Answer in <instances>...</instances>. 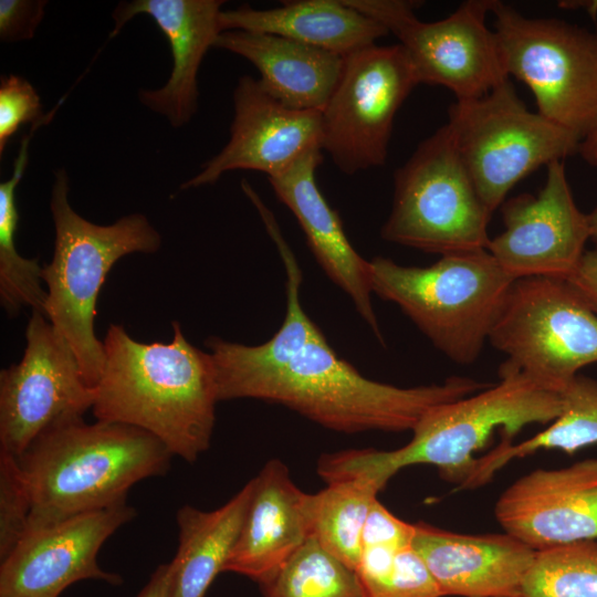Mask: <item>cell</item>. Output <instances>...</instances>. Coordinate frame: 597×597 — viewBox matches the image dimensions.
Instances as JSON below:
<instances>
[{"label":"cell","mask_w":597,"mask_h":597,"mask_svg":"<svg viewBox=\"0 0 597 597\" xmlns=\"http://www.w3.org/2000/svg\"><path fill=\"white\" fill-rule=\"evenodd\" d=\"M505 365L561 394L597 363V314L566 280H514L489 336Z\"/></svg>","instance_id":"cell-10"},{"label":"cell","mask_w":597,"mask_h":597,"mask_svg":"<svg viewBox=\"0 0 597 597\" xmlns=\"http://www.w3.org/2000/svg\"><path fill=\"white\" fill-rule=\"evenodd\" d=\"M275 243L286 272V314L279 331L265 343L248 346L210 337L219 400L247 398L261 380L290 363L321 332L301 304L302 271L269 208L256 192L249 196Z\"/></svg>","instance_id":"cell-22"},{"label":"cell","mask_w":597,"mask_h":597,"mask_svg":"<svg viewBox=\"0 0 597 597\" xmlns=\"http://www.w3.org/2000/svg\"><path fill=\"white\" fill-rule=\"evenodd\" d=\"M171 568L170 564H160L151 574L147 584L137 597H170Z\"/></svg>","instance_id":"cell-37"},{"label":"cell","mask_w":597,"mask_h":597,"mask_svg":"<svg viewBox=\"0 0 597 597\" xmlns=\"http://www.w3.org/2000/svg\"><path fill=\"white\" fill-rule=\"evenodd\" d=\"M321 161L322 150L311 151L282 174L270 177V185L296 218L325 274L348 295L360 317L384 343L373 307L369 261L353 248L338 212L318 188L315 172Z\"/></svg>","instance_id":"cell-20"},{"label":"cell","mask_w":597,"mask_h":597,"mask_svg":"<svg viewBox=\"0 0 597 597\" xmlns=\"http://www.w3.org/2000/svg\"><path fill=\"white\" fill-rule=\"evenodd\" d=\"M233 108L229 142L180 189L214 184L223 174L238 169L264 172L270 178L308 153L322 150L321 112L284 105L250 75L240 77Z\"/></svg>","instance_id":"cell-16"},{"label":"cell","mask_w":597,"mask_h":597,"mask_svg":"<svg viewBox=\"0 0 597 597\" xmlns=\"http://www.w3.org/2000/svg\"><path fill=\"white\" fill-rule=\"evenodd\" d=\"M222 32L242 30L284 36L342 56L375 45L388 34L378 21L362 13L346 0L284 1L273 9L248 4L221 11Z\"/></svg>","instance_id":"cell-24"},{"label":"cell","mask_w":597,"mask_h":597,"mask_svg":"<svg viewBox=\"0 0 597 597\" xmlns=\"http://www.w3.org/2000/svg\"><path fill=\"white\" fill-rule=\"evenodd\" d=\"M171 458L133 426L78 419L55 427L18 458L32 503L28 530L124 504L134 484L165 474Z\"/></svg>","instance_id":"cell-2"},{"label":"cell","mask_w":597,"mask_h":597,"mask_svg":"<svg viewBox=\"0 0 597 597\" xmlns=\"http://www.w3.org/2000/svg\"><path fill=\"white\" fill-rule=\"evenodd\" d=\"M213 48L250 61L270 95L302 111L324 109L345 64V56L269 33L223 31Z\"/></svg>","instance_id":"cell-23"},{"label":"cell","mask_w":597,"mask_h":597,"mask_svg":"<svg viewBox=\"0 0 597 597\" xmlns=\"http://www.w3.org/2000/svg\"><path fill=\"white\" fill-rule=\"evenodd\" d=\"M494 515L535 551L597 540V458L521 476L501 494Z\"/></svg>","instance_id":"cell-17"},{"label":"cell","mask_w":597,"mask_h":597,"mask_svg":"<svg viewBox=\"0 0 597 597\" xmlns=\"http://www.w3.org/2000/svg\"><path fill=\"white\" fill-rule=\"evenodd\" d=\"M578 154L587 164L597 166V128L580 142Z\"/></svg>","instance_id":"cell-38"},{"label":"cell","mask_w":597,"mask_h":597,"mask_svg":"<svg viewBox=\"0 0 597 597\" xmlns=\"http://www.w3.org/2000/svg\"><path fill=\"white\" fill-rule=\"evenodd\" d=\"M590 240L597 244V206L587 214Z\"/></svg>","instance_id":"cell-39"},{"label":"cell","mask_w":597,"mask_h":597,"mask_svg":"<svg viewBox=\"0 0 597 597\" xmlns=\"http://www.w3.org/2000/svg\"><path fill=\"white\" fill-rule=\"evenodd\" d=\"M221 0H134L117 4L111 38L135 15L147 14L167 38L172 70L167 83L140 90L138 98L150 111L165 116L174 128L189 123L198 106L197 75L209 48L222 32Z\"/></svg>","instance_id":"cell-18"},{"label":"cell","mask_w":597,"mask_h":597,"mask_svg":"<svg viewBox=\"0 0 597 597\" xmlns=\"http://www.w3.org/2000/svg\"><path fill=\"white\" fill-rule=\"evenodd\" d=\"M373 294L397 304L450 360L474 363L514 282L488 249L441 255L430 266L369 261Z\"/></svg>","instance_id":"cell-6"},{"label":"cell","mask_w":597,"mask_h":597,"mask_svg":"<svg viewBox=\"0 0 597 597\" xmlns=\"http://www.w3.org/2000/svg\"><path fill=\"white\" fill-rule=\"evenodd\" d=\"M491 217L444 124L396 170L381 237L441 255L486 249Z\"/></svg>","instance_id":"cell-7"},{"label":"cell","mask_w":597,"mask_h":597,"mask_svg":"<svg viewBox=\"0 0 597 597\" xmlns=\"http://www.w3.org/2000/svg\"><path fill=\"white\" fill-rule=\"evenodd\" d=\"M260 588L263 597H365L357 573L314 536Z\"/></svg>","instance_id":"cell-29"},{"label":"cell","mask_w":597,"mask_h":597,"mask_svg":"<svg viewBox=\"0 0 597 597\" xmlns=\"http://www.w3.org/2000/svg\"><path fill=\"white\" fill-rule=\"evenodd\" d=\"M415 524L407 523L390 513L376 500L363 530V546L373 544L411 545Z\"/></svg>","instance_id":"cell-35"},{"label":"cell","mask_w":597,"mask_h":597,"mask_svg":"<svg viewBox=\"0 0 597 597\" xmlns=\"http://www.w3.org/2000/svg\"><path fill=\"white\" fill-rule=\"evenodd\" d=\"M46 122L42 117L41 98L25 78L18 75L0 78V154L11 136L25 123Z\"/></svg>","instance_id":"cell-32"},{"label":"cell","mask_w":597,"mask_h":597,"mask_svg":"<svg viewBox=\"0 0 597 597\" xmlns=\"http://www.w3.org/2000/svg\"><path fill=\"white\" fill-rule=\"evenodd\" d=\"M597 314V250H586L577 270L567 280Z\"/></svg>","instance_id":"cell-36"},{"label":"cell","mask_w":597,"mask_h":597,"mask_svg":"<svg viewBox=\"0 0 597 597\" xmlns=\"http://www.w3.org/2000/svg\"><path fill=\"white\" fill-rule=\"evenodd\" d=\"M252 480L250 504L223 572L260 585L312 536V494L294 483L279 459L269 460Z\"/></svg>","instance_id":"cell-21"},{"label":"cell","mask_w":597,"mask_h":597,"mask_svg":"<svg viewBox=\"0 0 597 597\" xmlns=\"http://www.w3.org/2000/svg\"><path fill=\"white\" fill-rule=\"evenodd\" d=\"M252 490L251 479L216 510L184 505L177 511L179 544L169 563L170 597H203L216 576L224 570L240 534Z\"/></svg>","instance_id":"cell-25"},{"label":"cell","mask_w":597,"mask_h":597,"mask_svg":"<svg viewBox=\"0 0 597 597\" xmlns=\"http://www.w3.org/2000/svg\"><path fill=\"white\" fill-rule=\"evenodd\" d=\"M418 84L400 44H375L345 56L321 112L322 150L347 175L383 166L396 114Z\"/></svg>","instance_id":"cell-12"},{"label":"cell","mask_w":597,"mask_h":597,"mask_svg":"<svg viewBox=\"0 0 597 597\" xmlns=\"http://www.w3.org/2000/svg\"><path fill=\"white\" fill-rule=\"evenodd\" d=\"M411 545L442 597H522L536 553L507 533L460 534L425 523L415 524Z\"/></svg>","instance_id":"cell-19"},{"label":"cell","mask_w":597,"mask_h":597,"mask_svg":"<svg viewBox=\"0 0 597 597\" xmlns=\"http://www.w3.org/2000/svg\"><path fill=\"white\" fill-rule=\"evenodd\" d=\"M31 496L18 458L0 451V559H4L29 528Z\"/></svg>","instance_id":"cell-31"},{"label":"cell","mask_w":597,"mask_h":597,"mask_svg":"<svg viewBox=\"0 0 597 597\" xmlns=\"http://www.w3.org/2000/svg\"><path fill=\"white\" fill-rule=\"evenodd\" d=\"M522 597H597V540L536 551Z\"/></svg>","instance_id":"cell-30"},{"label":"cell","mask_w":597,"mask_h":597,"mask_svg":"<svg viewBox=\"0 0 597 597\" xmlns=\"http://www.w3.org/2000/svg\"><path fill=\"white\" fill-rule=\"evenodd\" d=\"M488 386L459 376L416 387L376 381L338 357L318 332L290 363L258 383L248 398L285 406L342 433L401 432L412 431L430 409Z\"/></svg>","instance_id":"cell-4"},{"label":"cell","mask_w":597,"mask_h":597,"mask_svg":"<svg viewBox=\"0 0 597 597\" xmlns=\"http://www.w3.org/2000/svg\"><path fill=\"white\" fill-rule=\"evenodd\" d=\"M167 343H140L111 324L95 386L96 420L145 430L172 453L195 462L211 443L219 400L214 365L186 338L178 322Z\"/></svg>","instance_id":"cell-1"},{"label":"cell","mask_w":597,"mask_h":597,"mask_svg":"<svg viewBox=\"0 0 597 597\" xmlns=\"http://www.w3.org/2000/svg\"><path fill=\"white\" fill-rule=\"evenodd\" d=\"M384 597H442L428 566L412 545L398 551Z\"/></svg>","instance_id":"cell-33"},{"label":"cell","mask_w":597,"mask_h":597,"mask_svg":"<svg viewBox=\"0 0 597 597\" xmlns=\"http://www.w3.org/2000/svg\"><path fill=\"white\" fill-rule=\"evenodd\" d=\"M491 12L507 76L528 86L542 116L583 140L597 128V32L526 18L498 0Z\"/></svg>","instance_id":"cell-9"},{"label":"cell","mask_w":597,"mask_h":597,"mask_svg":"<svg viewBox=\"0 0 597 597\" xmlns=\"http://www.w3.org/2000/svg\"><path fill=\"white\" fill-rule=\"evenodd\" d=\"M19 363L0 371V451L19 458L44 432L83 419L95 388L69 343L32 311Z\"/></svg>","instance_id":"cell-13"},{"label":"cell","mask_w":597,"mask_h":597,"mask_svg":"<svg viewBox=\"0 0 597 597\" xmlns=\"http://www.w3.org/2000/svg\"><path fill=\"white\" fill-rule=\"evenodd\" d=\"M32 134L21 140L12 176L0 184V302L10 316L31 307L44 314L46 290L42 286V269L36 259H25L15 248L19 213L15 190L28 164Z\"/></svg>","instance_id":"cell-28"},{"label":"cell","mask_w":597,"mask_h":597,"mask_svg":"<svg viewBox=\"0 0 597 597\" xmlns=\"http://www.w3.org/2000/svg\"><path fill=\"white\" fill-rule=\"evenodd\" d=\"M46 4L45 0H1L0 40L6 43L31 40Z\"/></svg>","instance_id":"cell-34"},{"label":"cell","mask_w":597,"mask_h":597,"mask_svg":"<svg viewBox=\"0 0 597 597\" xmlns=\"http://www.w3.org/2000/svg\"><path fill=\"white\" fill-rule=\"evenodd\" d=\"M135 516L136 510L124 503L28 530L1 561L0 597H59L83 579L121 585L119 575L100 567L97 554Z\"/></svg>","instance_id":"cell-15"},{"label":"cell","mask_w":597,"mask_h":597,"mask_svg":"<svg viewBox=\"0 0 597 597\" xmlns=\"http://www.w3.org/2000/svg\"><path fill=\"white\" fill-rule=\"evenodd\" d=\"M500 381L430 409L412 430L411 440L395 450L338 451L335 469L344 476H364L383 486L401 469L432 464L451 481L462 482L492 434L512 441L524 427L553 422L562 411V396L538 387L504 363Z\"/></svg>","instance_id":"cell-3"},{"label":"cell","mask_w":597,"mask_h":597,"mask_svg":"<svg viewBox=\"0 0 597 597\" xmlns=\"http://www.w3.org/2000/svg\"><path fill=\"white\" fill-rule=\"evenodd\" d=\"M457 149L490 214L509 191L541 166L578 154L580 139L538 112H530L510 80L449 108Z\"/></svg>","instance_id":"cell-8"},{"label":"cell","mask_w":597,"mask_h":597,"mask_svg":"<svg viewBox=\"0 0 597 597\" xmlns=\"http://www.w3.org/2000/svg\"><path fill=\"white\" fill-rule=\"evenodd\" d=\"M381 489L373 480L354 478L327 483L311 498L312 536L355 572L364 525Z\"/></svg>","instance_id":"cell-27"},{"label":"cell","mask_w":597,"mask_h":597,"mask_svg":"<svg viewBox=\"0 0 597 597\" xmlns=\"http://www.w3.org/2000/svg\"><path fill=\"white\" fill-rule=\"evenodd\" d=\"M544 187L500 207L504 231L490 239L488 251L514 280L544 276L568 280L590 240L587 214L576 206L564 160L547 166Z\"/></svg>","instance_id":"cell-14"},{"label":"cell","mask_w":597,"mask_h":597,"mask_svg":"<svg viewBox=\"0 0 597 597\" xmlns=\"http://www.w3.org/2000/svg\"><path fill=\"white\" fill-rule=\"evenodd\" d=\"M561 396L562 411L547 429L516 444L501 440L494 450L475 459L458 489L480 486L510 461L541 449L573 454L597 443V380L578 374Z\"/></svg>","instance_id":"cell-26"},{"label":"cell","mask_w":597,"mask_h":597,"mask_svg":"<svg viewBox=\"0 0 597 597\" xmlns=\"http://www.w3.org/2000/svg\"><path fill=\"white\" fill-rule=\"evenodd\" d=\"M69 191V175L59 169L50 197L54 252L42 269L46 285L44 315L69 343L86 383L95 388L104 363L103 342L94 329L100 290L116 261L132 253H155L161 238L140 213L107 226L88 221L72 208Z\"/></svg>","instance_id":"cell-5"},{"label":"cell","mask_w":597,"mask_h":597,"mask_svg":"<svg viewBox=\"0 0 597 597\" xmlns=\"http://www.w3.org/2000/svg\"><path fill=\"white\" fill-rule=\"evenodd\" d=\"M346 1L400 41L419 84L441 85L457 100H471L509 80L494 31L485 23L494 0L464 1L449 17L434 22L420 21L413 1Z\"/></svg>","instance_id":"cell-11"}]
</instances>
